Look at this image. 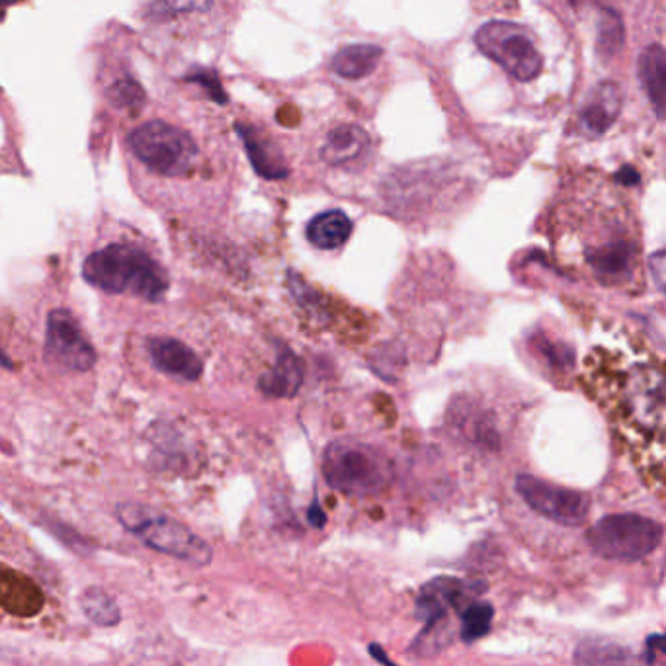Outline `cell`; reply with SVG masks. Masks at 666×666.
Returning a JSON list of instances; mask_svg holds the SVG:
<instances>
[{
	"mask_svg": "<svg viewBox=\"0 0 666 666\" xmlns=\"http://www.w3.org/2000/svg\"><path fill=\"white\" fill-rule=\"evenodd\" d=\"M620 454L666 497V360L641 344H598L579 376Z\"/></svg>",
	"mask_w": 666,
	"mask_h": 666,
	"instance_id": "6da1fadb",
	"label": "cell"
},
{
	"mask_svg": "<svg viewBox=\"0 0 666 666\" xmlns=\"http://www.w3.org/2000/svg\"><path fill=\"white\" fill-rule=\"evenodd\" d=\"M551 245L559 266L573 276L623 294L643 289L641 233L620 195H569L554 213Z\"/></svg>",
	"mask_w": 666,
	"mask_h": 666,
	"instance_id": "7a4b0ae2",
	"label": "cell"
},
{
	"mask_svg": "<svg viewBox=\"0 0 666 666\" xmlns=\"http://www.w3.org/2000/svg\"><path fill=\"white\" fill-rule=\"evenodd\" d=\"M126 153L133 173L158 185L198 182L207 167L204 135L180 116L158 114L141 120L126 135Z\"/></svg>",
	"mask_w": 666,
	"mask_h": 666,
	"instance_id": "3957f363",
	"label": "cell"
},
{
	"mask_svg": "<svg viewBox=\"0 0 666 666\" xmlns=\"http://www.w3.org/2000/svg\"><path fill=\"white\" fill-rule=\"evenodd\" d=\"M83 278L106 294H131L145 301H160L170 286L167 270L147 249L130 241H114L91 252Z\"/></svg>",
	"mask_w": 666,
	"mask_h": 666,
	"instance_id": "277c9868",
	"label": "cell"
},
{
	"mask_svg": "<svg viewBox=\"0 0 666 666\" xmlns=\"http://www.w3.org/2000/svg\"><path fill=\"white\" fill-rule=\"evenodd\" d=\"M514 411L509 405L492 401V393H463L454 399L448 425L455 440L467 448L472 454L491 462L507 454L519 425L520 417H512Z\"/></svg>",
	"mask_w": 666,
	"mask_h": 666,
	"instance_id": "5b68a950",
	"label": "cell"
},
{
	"mask_svg": "<svg viewBox=\"0 0 666 666\" xmlns=\"http://www.w3.org/2000/svg\"><path fill=\"white\" fill-rule=\"evenodd\" d=\"M323 473L336 491L368 497L388 485L391 465L373 445L343 438L326 445Z\"/></svg>",
	"mask_w": 666,
	"mask_h": 666,
	"instance_id": "8992f818",
	"label": "cell"
},
{
	"mask_svg": "<svg viewBox=\"0 0 666 666\" xmlns=\"http://www.w3.org/2000/svg\"><path fill=\"white\" fill-rule=\"evenodd\" d=\"M118 516L121 524L151 549L200 567L212 561V547L205 539L195 536L185 524L168 519L160 512L140 504H121Z\"/></svg>",
	"mask_w": 666,
	"mask_h": 666,
	"instance_id": "52a82bcc",
	"label": "cell"
},
{
	"mask_svg": "<svg viewBox=\"0 0 666 666\" xmlns=\"http://www.w3.org/2000/svg\"><path fill=\"white\" fill-rule=\"evenodd\" d=\"M373 148L370 133L356 121H329L313 133V158L329 175H360L368 168Z\"/></svg>",
	"mask_w": 666,
	"mask_h": 666,
	"instance_id": "ba28073f",
	"label": "cell"
},
{
	"mask_svg": "<svg viewBox=\"0 0 666 666\" xmlns=\"http://www.w3.org/2000/svg\"><path fill=\"white\" fill-rule=\"evenodd\" d=\"M514 495L519 497L520 504L530 514V519L542 520L547 526L563 530L581 527L591 512L588 495L571 491L530 475L516 477Z\"/></svg>",
	"mask_w": 666,
	"mask_h": 666,
	"instance_id": "9c48e42d",
	"label": "cell"
},
{
	"mask_svg": "<svg viewBox=\"0 0 666 666\" xmlns=\"http://www.w3.org/2000/svg\"><path fill=\"white\" fill-rule=\"evenodd\" d=\"M483 56L492 59L516 81H534L542 71V56L527 29L512 22H487L475 34Z\"/></svg>",
	"mask_w": 666,
	"mask_h": 666,
	"instance_id": "30bf717a",
	"label": "cell"
},
{
	"mask_svg": "<svg viewBox=\"0 0 666 666\" xmlns=\"http://www.w3.org/2000/svg\"><path fill=\"white\" fill-rule=\"evenodd\" d=\"M663 526L638 514H618L600 520L588 532L596 554L608 559H641L657 549Z\"/></svg>",
	"mask_w": 666,
	"mask_h": 666,
	"instance_id": "8fae6325",
	"label": "cell"
},
{
	"mask_svg": "<svg viewBox=\"0 0 666 666\" xmlns=\"http://www.w3.org/2000/svg\"><path fill=\"white\" fill-rule=\"evenodd\" d=\"M46 360L66 371H88L96 364V350L76 317L67 309L47 316Z\"/></svg>",
	"mask_w": 666,
	"mask_h": 666,
	"instance_id": "7c38bea8",
	"label": "cell"
},
{
	"mask_svg": "<svg viewBox=\"0 0 666 666\" xmlns=\"http://www.w3.org/2000/svg\"><path fill=\"white\" fill-rule=\"evenodd\" d=\"M148 354L155 368L180 380L198 381L204 371V361L188 344L178 338L157 336L148 343Z\"/></svg>",
	"mask_w": 666,
	"mask_h": 666,
	"instance_id": "4fadbf2b",
	"label": "cell"
},
{
	"mask_svg": "<svg viewBox=\"0 0 666 666\" xmlns=\"http://www.w3.org/2000/svg\"><path fill=\"white\" fill-rule=\"evenodd\" d=\"M621 110V88L611 81L594 86L593 93L588 94V100L584 104L579 128L586 138L596 140L610 130L611 123L618 118Z\"/></svg>",
	"mask_w": 666,
	"mask_h": 666,
	"instance_id": "5bb4252c",
	"label": "cell"
},
{
	"mask_svg": "<svg viewBox=\"0 0 666 666\" xmlns=\"http://www.w3.org/2000/svg\"><path fill=\"white\" fill-rule=\"evenodd\" d=\"M304 383V364L287 346H280L274 368L264 373L259 389L270 399H292Z\"/></svg>",
	"mask_w": 666,
	"mask_h": 666,
	"instance_id": "9a60e30c",
	"label": "cell"
},
{
	"mask_svg": "<svg viewBox=\"0 0 666 666\" xmlns=\"http://www.w3.org/2000/svg\"><path fill=\"white\" fill-rule=\"evenodd\" d=\"M639 81L649 96V103L657 111V116L666 114V51L653 44L645 47L639 56Z\"/></svg>",
	"mask_w": 666,
	"mask_h": 666,
	"instance_id": "2e32d148",
	"label": "cell"
},
{
	"mask_svg": "<svg viewBox=\"0 0 666 666\" xmlns=\"http://www.w3.org/2000/svg\"><path fill=\"white\" fill-rule=\"evenodd\" d=\"M352 225L350 217L341 210L319 213L307 225V239L321 250L341 249L350 239Z\"/></svg>",
	"mask_w": 666,
	"mask_h": 666,
	"instance_id": "e0dca14e",
	"label": "cell"
},
{
	"mask_svg": "<svg viewBox=\"0 0 666 666\" xmlns=\"http://www.w3.org/2000/svg\"><path fill=\"white\" fill-rule=\"evenodd\" d=\"M381 57H383V51L378 46H370V44L346 46L333 57L331 69L346 81H358V79H366L371 73H376V69L381 63Z\"/></svg>",
	"mask_w": 666,
	"mask_h": 666,
	"instance_id": "ac0fdd59",
	"label": "cell"
},
{
	"mask_svg": "<svg viewBox=\"0 0 666 666\" xmlns=\"http://www.w3.org/2000/svg\"><path fill=\"white\" fill-rule=\"evenodd\" d=\"M81 608L88 620L96 626H116L120 623V608L116 606L114 598L104 593L103 588H88L81 594Z\"/></svg>",
	"mask_w": 666,
	"mask_h": 666,
	"instance_id": "d6986e66",
	"label": "cell"
},
{
	"mask_svg": "<svg viewBox=\"0 0 666 666\" xmlns=\"http://www.w3.org/2000/svg\"><path fill=\"white\" fill-rule=\"evenodd\" d=\"M623 41V28L621 20L616 12L608 10V19L602 20L600 32H598V49L604 56L616 53Z\"/></svg>",
	"mask_w": 666,
	"mask_h": 666,
	"instance_id": "ffe728a7",
	"label": "cell"
},
{
	"mask_svg": "<svg viewBox=\"0 0 666 666\" xmlns=\"http://www.w3.org/2000/svg\"><path fill=\"white\" fill-rule=\"evenodd\" d=\"M649 269L658 287L666 294V249L658 250L649 259Z\"/></svg>",
	"mask_w": 666,
	"mask_h": 666,
	"instance_id": "44dd1931",
	"label": "cell"
},
{
	"mask_svg": "<svg viewBox=\"0 0 666 666\" xmlns=\"http://www.w3.org/2000/svg\"><path fill=\"white\" fill-rule=\"evenodd\" d=\"M307 519H309V524H311V526H324V522H326V514H324L323 509H321L319 500H313V504L309 507V512H307Z\"/></svg>",
	"mask_w": 666,
	"mask_h": 666,
	"instance_id": "7402d4cb",
	"label": "cell"
},
{
	"mask_svg": "<svg viewBox=\"0 0 666 666\" xmlns=\"http://www.w3.org/2000/svg\"><path fill=\"white\" fill-rule=\"evenodd\" d=\"M618 182L631 186L633 182H638V173L631 167H623L620 173H618Z\"/></svg>",
	"mask_w": 666,
	"mask_h": 666,
	"instance_id": "603a6c76",
	"label": "cell"
},
{
	"mask_svg": "<svg viewBox=\"0 0 666 666\" xmlns=\"http://www.w3.org/2000/svg\"><path fill=\"white\" fill-rule=\"evenodd\" d=\"M371 657L378 658L380 663H389L388 657H383V653H381L380 645H370Z\"/></svg>",
	"mask_w": 666,
	"mask_h": 666,
	"instance_id": "cb8c5ba5",
	"label": "cell"
}]
</instances>
